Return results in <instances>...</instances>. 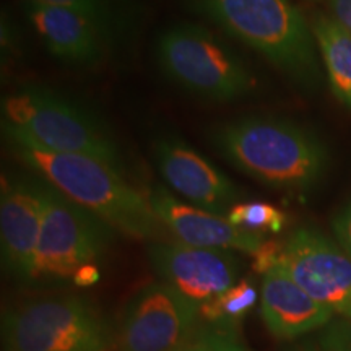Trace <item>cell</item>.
Returning a JSON list of instances; mask_svg holds the SVG:
<instances>
[{"instance_id":"obj_16","label":"cell","mask_w":351,"mask_h":351,"mask_svg":"<svg viewBox=\"0 0 351 351\" xmlns=\"http://www.w3.org/2000/svg\"><path fill=\"white\" fill-rule=\"evenodd\" d=\"M332 93L351 111V32L327 13L309 20Z\"/></svg>"},{"instance_id":"obj_25","label":"cell","mask_w":351,"mask_h":351,"mask_svg":"<svg viewBox=\"0 0 351 351\" xmlns=\"http://www.w3.org/2000/svg\"><path fill=\"white\" fill-rule=\"evenodd\" d=\"M99 269L96 263H86V265H83L82 269H78L75 271V275H73L72 282L73 285H77V287L80 288H88V287H93L99 282Z\"/></svg>"},{"instance_id":"obj_4","label":"cell","mask_w":351,"mask_h":351,"mask_svg":"<svg viewBox=\"0 0 351 351\" xmlns=\"http://www.w3.org/2000/svg\"><path fill=\"white\" fill-rule=\"evenodd\" d=\"M7 138H23L56 153L86 155L122 173L117 143L95 114L46 86L19 88L2 99Z\"/></svg>"},{"instance_id":"obj_20","label":"cell","mask_w":351,"mask_h":351,"mask_svg":"<svg viewBox=\"0 0 351 351\" xmlns=\"http://www.w3.org/2000/svg\"><path fill=\"white\" fill-rule=\"evenodd\" d=\"M173 351H245L238 339V330L217 326L197 327Z\"/></svg>"},{"instance_id":"obj_26","label":"cell","mask_w":351,"mask_h":351,"mask_svg":"<svg viewBox=\"0 0 351 351\" xmlns=\"http://www.w3.org/2000/svg\"><path fill=\"white\" fill-rule=\"evenodd\" d=\"M307 351H333L330 346H328L326 341H324L322 339H319V341H317V345L314 346V348H309Z\"/></svg>"},{"instance_id":"obj_22","label":"cell","mask_w":351,"mask_h":351,"mask_svg":"<svg viewBox=\"0 0 351 351\" xmlns=\"http://www.w3.org/2000/svg\"><path fill=\"white\" fill-rule=\"evenodd\" d=\"M283 256V244L276 241H263L261 249L254 254V270L265 275L270 269L278 265Z\"/></svg>"},{"instance_id":"obj_23","label":"cell","mask_w":351,"mask_h":351,"mask_svg":"<svg viewBox=\"0 0 351 351\" xmlns=\"http://www.w3.org/2000/svg\"><path fill=\"white\" fill-rule=\"evenodd\" d=\"M332 226L340 247L351 257V202L337 215Z\"/></svg>"},{"instance_id":"obj_8","label":"cell","mask_w":351,"mask_h":351,"mask_svg":"<svg viewBox=\"0 0 351 351\" xmlns=\"http://www.w3.org/2000/svg\"><path fill=\"white\" fill-rule=\"evenodd\" d=\"M280 263L333 315L351 320V257L313 228H298L283 244Z\"/></svg>"},{"instance_id":"obj_5","label":"cell","mask_w":351,"mask_h":351,"mask_svg":"<svg viewBox=\"0 0 351 351\" xmlns=\"http://www.w3.org/2000/svg\"><path fill=\"white\" fill-rule=\"evenodd\" d=\"M155 54L171 82L200 98L231 103L256 90V77L243 57L204 26H171L158 38Z\"/></svg>"},{"instance_id":"obj_11","label":"cell","mask_w":351,"mask_h":351,"mask_svg":"<svg viewBox=\"0 0 351 351\" xmlns=\"http://www.w3.org/2000/svg\"><path fill=\"white\" fill-rule=\"evenodd\" d=\"M46 182L26 176H3L0 192V251L12 276L28 283L41 232Z\"/></svg>"},{"instance_id":"obj_3","label":"cell","mask_w":351,"mask_h":351,"mask_svg":"<svg viewBox=\"0 0 351 351\" xmlns=\"http://www.w3.org/2000/svg\"><path fill=\"white\" fill-rule=\"evenodd\" d=\"M228 34L307 88L320 82L311 23L291 0H191Z\"/></svg>"},{"instance_id":"obj_7","label":"cell","mask_w":351,"mask_h":351,"mask_svg":"<svg viewBox=\"0 0 351 351\" xmlns=\"http://www.w3.org/2000/svg\"><path fill=\"white\" fill-rule=\"evenodd\" d=\"M114 231L104 219L46 182L43 225L28 283L72 280L78 269L104 256Z\"/></svg>"},{"instance_id":"obj_12","label":"cell","mask_w":351,"mask_h":351,"mask_svg":"<svg viewBox=\"0 0 351 351\" xmlns=\"http://www.w3.org/2000/svg\"><path fill=\"white\" fill-rule=\"evenodd\" d=\"M153 155L165 182L195 207L228 215L243 199L241 189L223 171L182 140L158 138Z\"/></svg>"},{"instance_id":"obj_9","label":"cell","mask_w":351,"mask_h":351,"mask_svg":"<svg viewBox=\"0 0 351 351\" xmlns=\"http://www.w3.org/2000/svg\"><path fill=\"white\" fill-rule=\"evenodd\" d=\"M200 306L166 283L143 288L122 319L121 351H173L199 327Z\"/></svg>"},{"instance_id":"obj_2","label":"cell","mask_w":351,"mask_h":351,"mask_svg":"<svg viewBox=\"0 0 351 351\" xmlns=\"http://www.w3.org/2000/svg\"><path fill=\"white\" fill-rule=\"evenodd\" d=\"M16 156L49 186L88 212L135 239H158L163 223L143 197L122 178V173L96 158L56 153L23 138L10 137Z\"/></svg>"},{"instance_id":"obj_13","label":"cell","mask_w":351,"mask_h":351,"mask_svg":"<svg viewBox=\"0 0 351 351\" xmlns=\"http://www.w3.org/2000/svg\"><path fill=\"white\" fill-rule=\"evenodd\" d=\"M153 212L179 243L205 249L256 254L263 244L262 234L236 228L221 215L179 200L165 187H153L148 194Z\"/></svg>"},{"instance_id":"obj_14","label":"cell","mask_w":351,"mask_h":351,"mask_svg":"<svg viewBox=\"0 0 351 351\" xmlns=\"http://www.w3.org/2000/svg\"><path fill=\"white\" fill-rule=\"evenodd\" d=\"M29 21L56 59L75 67H95L108 54L111 39L95 23L62 7L25 0Z\"/></svg>"},{"instance_id":"obj_18","label":"cell","mask_w":351,"mask_h":351,"mask_svg":"<svg viewBox=\"0 0 351 351\" xmlns=\"http://www.w3.org/2000/svg\"><path fill=\"white\" fill-rule=\"evenodd\" d=\"M32 2L75 12L98 26L111 41L125 28L130 13V7L127 5L125 0H32Z\"/></svg>"},{"instance_id":"obj_10","label":"cell","mask_w":351,"mask_h":351,"mask_svg":"<svg viewBox=\"0 0 351 351\" xmlns=\"http://www.w3.org/2000/svg\"><path fill=\"white\" fill-rule=\"evenodd\" d=\"M148 258L163 283L199 306L238 283L239 261L231 251L156 241Z\"/></svg>"},{"instance_id":"obj_1","label":"cell","mask_w":351,"mask_h":351,"mask_svg":"<svg viewBox=\"0 0 351 351\" xmlns=\"http://www.w3.org/2000/svg\"><path fill=\"white\" fill-rule=\"evenodd\" d=\"M210 143L219 155L254 181L283 191H307L326 174L324 143L293 122L249 116L217 124Z\"/></svg>"},{"instance_id":"obj_21","label":"cell","mask_w":351,"mask_h":351,"mask_svg":"<svg viewBox=\"0 0 351 351\" xmlns=\"http://www.w3.org/2000/svg\"><path fill=\"white\" fill-rule=\"evenodd\" d=\"M333 351H351V320H339L328 324L327 330L320 335Z\"/></svg>"},{"instance_id":"obj_6","label":"cell","mask_w":351,"mask_h":351,"mask_svg":"<svg viewBox=\"0 0 351 351\" xmlns=\"http://www.w3.org/2000/svg\"><path fill=\"white\" fill-rule=\"evenodd\" d=\"M5 351H108L111 333L98 311L78 296L32 300L3 314Z\"/></svg>"},{"instance_id":"obj_24","label":"cell","mask_w":351,"mask_h":351,"mask_svg":"<svg viewBox=\"0 0 351 351\" xmlns=\"http://www.w3.org/2000/svg\"><path fill=\"white\" fill-rule=\"evenodd\" d=\"M328 8L327 15L351 32V0H317Z\"/></svg>"},{"instance_id":"obj_15","label":"cell","mask_w":351,"mask_h":351,"mask_svg":"<svg viewBox=\"0 0 351 351\" xmlns=\"http://www.w3.org/2000/svg\"><path fill=\"white\" fill-rule=\"evenodd\" d=\"M261 314L276 339L291 340L327 327L333 314L289 276L282 263L263 275Z\"/></svg>"},{"instance_id":"obj_17","label":"cell","mask_w":351,"mask_h":351,"mask_svg":"<svg viewBox=\"0 0 351 351\" xmlns=\"http://www.w3.org/2000/svg\"><path fill=\"white\" fill-rule=\"evenodd\" d=\"M257 289L249 278H244L200 306V319L210 326L238 330L239 324L254 309Z\"/></svg>"},{"instance_id":"obj_19","label":"cell","mask_w":351,"mask_h":351,"mask_svg":"<svg viewBox=\"0 0 351 351\" xmlns=\"http://www.w3.org/2000/svg\"><path fill=\"white\" fill-rule=\"evenodd\" d=\"M228 221L241 230L258 232H280L287 225V215L265 202H239L226 215Z\"/></svg>"}]
</instances>
